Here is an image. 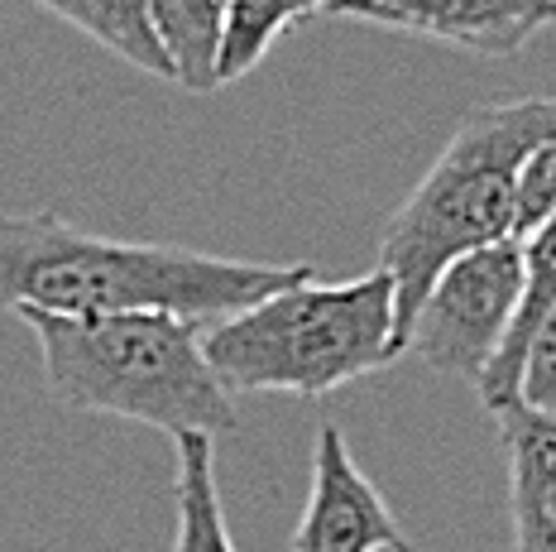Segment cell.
I'll list each match as a JSON object with an SVG mask.
<instances>
[{"label": "cell", "instance_id": "6da1fadb", "mask_svg": "<svg viewBox=\"0 0 556 552\" xmlns=\"http://www.w3.org/2000/svg\"><path fill=\"white\" fill-rule=\"evenodd\" d=\"M312 274L307 264L226 260L182 246L115 240L58 212L0 216V313H178L230 317Z\"/></svg>", "mask_w": 556, "mask_h": 552}, {"label": "cell", "instance_id": "7a4b0ae2", "mask_svg": "<svg viewBox=\"0 0 556 552\" xmlns=\"http://www.w3.org/2000/svg\"><path fill=\"white\" fill-rule=\"evenodd\" d=\"M39 341L43 385L63 409L115 413L168 437L240 432L236 394L202 351V322L178 313L53 317L15 313Z\"/></svg>", "mask_w": 556, "mask_h": 552}, {"label": "cell", "instance_id": "3957f363", "mask_svg": "<svg viewBox=\"0 0 556 552\" xmlns=\"http://www.w3.org/2000/svg\"><path fill=\"white\" fill-rule=\"evenodd\" d=\"M556 135V97L475 106L456 125L451 145L408 192V202L384 222L379 269L393 279V327L399 351H408L413 317L427 289L451 260L494 240H514L518 168L542 140Z\"/></svg>", "mask_w": 556, "mask_h": 552}, {"label": "cell", "instance_id": "277c9868", "mask_svg": "<svg viewBox=\"0 0 556 552\" xmlns=\"http://www.w3.org/2000/svg\"><path fill=\"white\" fill-rule=\"evenodd\" d=\"M202 351L230 394L321 399L403 355L393 327V279L389 269H369L345 284L303 274L288 289L222 317L202 337Z\"/></svg>", "mask_w": 556, "mask_h": 552}, {"label": "cell", "instance_id": "5b68a950", "mask_svg": "<svg viewBox=\"0 0 556 552\" xmlns=\"http://www.w3.org/2000/svg\"><path fill=\"white\" fill-rule=\"evenodd\" d=\"M523 303V240H494L451 260L413 317L408 351L432 371L480 385Z\"/></svg>", "mask_w": 556, "mask_h": 552}, {"label": "cell", "instance_id": "8992f818", "mask_svg": "<svg viewBox=\"0 0 556 552\" xmlns=\"http://www.w3.org/2000/svg\"><path fill=\"white\" fill-rule=\"evenodd\" d=\"M321 15L437 39L475 59H514L556 25V0H331Z\"/></svg>", "mask_w": 556, "mask_h": 552}, {"label": "cell", "instance_id": "52a82bcc", "mask_svg": "<svg viewBox=\"0 0 556 552\" xmlns=\"http://www.w3.org/2000/svg\"><path fill=\"white\" fill-rule=\"evenodd\" d=\"M293 552H417L403 538V528L384 504V494L375 490V480L355 466L336 423L317 428L312 490L293 534Z\"/></svg>", "mask_w": 556, "mask_h": 552}, {"label": "cell", "instance_id": "ba28073f", "mask_svg": "<svg viewBox=\"0 0 556 552\" xmlns=\"http://www.w3.org/2000/svg\"><path fill=\"white\" fill-rule=\"evenodd\" d=\"M494 423L508 452L514 552H556V418L514 399Z\"/></svg>", "mask_w": 556, "mask_h": 552}, {"label": "cell", "instance_id": "9c48e42d", "mask_svg": "<svg viewBox=\"0 0 556 552\" xmlns=\"http://www.w3.org/2000/svg\"><path fill=\"white\" fill-rule=\"evenodd\" d=\"M552 308H556V212L523 236V303H518V317L508 327V337L500 341V351H494L490 371L475 385L480 389V404L490 413H500L518 399V375H523L528 341Z\"/></svg>", "mask_w": 556, "mask_h": 552}, {"label": "cell", "instance_id": "30bf717a", "mask_svg": "<svg viewBox=\"0 0 556 552\" xmlns=\"http://www.w3.org/2000/svg\"><path fill=\"white\" fill-rule=\"evenodd\" d=\"M230 0H149V25L159 34V49L168 59L173 87L192 97L222 91L216 83V53H222Z\"/></svg>", "mask_w": 556, "mask_h": 552}, {"label": "cell", "instance_id": "8fae6325", "mask_svg": "<svg viewBox=\"0 0 556 552\" xmlns=\"http://www.w3.org/2000/svg\"><path fill=\"white\" fill-rule=\"evenodd\" d=\"M178 447V480H173V500H178V528H173V552H236L222 510V490H216V447L212 437H173Z\"/></svg>", "mask_w": 556, "mask_h": 552}, {"label": "cell", "instance_id": "7c38bea8", "mask_svg": "<svg viewBox=\"0 0 556 552\" xmlns=\"http://www.w3.org/2000/svg\"><path fill=\"white\" fill-rule=\"evenodd\" d=\"M34 5L67 20L73 29H83L87 39H97L101 49H111L115 59H125L139 73H154L173 83L168 59L159 49V34L149 25V0H34Z\"/></svg>", "mask_w": 556, "mask_h": 552}, {"label": "cell", "instance_id": "4fadbf2b", "mask_svg": "<svg viewBox=\"0 0 556 552\" xmlns=\"http://www.w3.org/2000/svg\"><path fill=\"white\" fill-rule=\"evenodd\" d=\"M303 20H317V0H230L222 53H216V83L230 87L254 73L264 53Z\"/></svg>", "mask_w": 556, "mask_h": 552}, {"label": "cell", "instance_id": "5bb4252c", "mask_svg": "<svg viewBox=\"0 0 556 552\" xmlns=\"http://www.w3.org/2000/svg\"><path fill=\"white\" fill-rule=\"evenodd\" d=\"M556 212V135L542 140L518 168V202H514V240L542 226Z\"/></svg>", "mask_w": 556, "mask_h": 552}, {"label": "cell", "instance_id": "9a60e30c", "mask_svg": "<svg viewBox=\"0 0 556 552\" xmlns=\"http://www.w3.org/2000/svg\"><path fill=\"white\" fill-rule=\"evenodd\" d=\"M518 404L556 418V308L542 317V327L528 341L523 375H518Z\"/></svg>", "mask_w": 556, "mask_h": 552}, {"label": "cell", "instance_id": "2e32d148", "mask_svg": "<svg viewBox=\"0 0 556 552\" xmlns=\"http://www.w3.org/2000/svg\"><path fill=\"white\" fill-rule=\"evenodd\" d=\"M321 5H331V0H317V15H321Z\"/></svg>", "mask_w": 556, "mask_h": 552}]
</instances>
